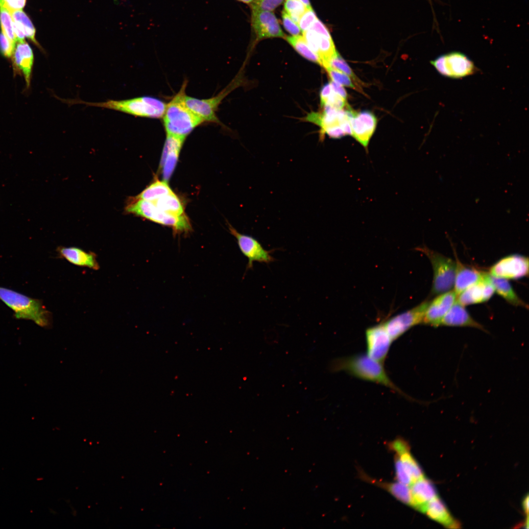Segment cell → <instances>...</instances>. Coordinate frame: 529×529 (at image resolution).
Segmentation results:
<instances>
[{
	"instance_id": "obj_46",
	"label": "cell",
	"mask_w": 529,
	"mask_h": 529,
	"mask_svg": "<svg viewBox=\"0 0 529 529\" xmlns=\"http://www.w3.org/2000/svg\"><path fill=\"white\" fill-rule=\"evenodd\" d=\"M303 2L308 8H312L309 0H299Z\"/></svg>"
},
{
	"instance_id": "obj_12",
	"label": "cell",
	"mask_w": 529,
	"mask_h": 529,
	"mask_svg": "<svg viewBox=\"0 0 529 529\" xmlns=\"http://www.w3.org/2000/svg\"><path fill=\"white\" fill-rule=\"evenodd\" d=\"M489 274L505 279H518L525 277L529 274V259L517 254L506 256L490 268Z\"/></svg>"
},
{
	"instance_id": "obj_16",
	"label": "cell",
	"mask_w": 529,
	"mask_h": 529,
	"mask_svg": "<svg viewBox=\"0 0 529 529\" xmlns=\"http://www.w3.org/2000/svg\"><path fill=\"white\" fill-rule=\"evenodd\" d=\"M453 289L438 294L429 301L422 324L434 327L439 326L440 322L457 300Z\"/></svg>"
},
{
	"instance_id": "obj_15",
	"label": "cell",
	"mask_w": 529,
	"mask_h": 529,
	"mask_svg": "<svg viewBox=\"0 0 529 529\" xmlns=\"http://www.w3.org/2000/svg\"><path fill=\"white\" fill-rule=\"evenodd\" d=\"M303 37L318 57L320 65L325 69L329 67L331 60L338 53L331 36L318 33L310 29L303 32Z\"/></svg>"
},
{
	"instance_id": "obj_39",
	"label": "cell",
	"mask_w": 529,
	"mask_h": 529,
	"mask_svg": "<svg viewBox=\"0 0 529 529\" xmlns=\"http://www.w3.org/2000/svg\"><path fill=\"white\" fill-rule=\"evenodd\" d=\"M282 18L284 26L288 32L292 36L300 35L301 30L298 24L284 10L282 12Z\"/></svg>"
},
{
	"instance_id": "obj_5",
	"label": "cell",
	"mask_w": 529,
	"mask_h": 529,
	"mask_svg": "<svg viewBox=\"0 0 529 529\" xmlns=\"http://www.w3.org/2000/svg\"><path fill=\"white\" fill-rule=\"evenodd\" d=\"M125 211L141 216L157 223L171 227L174 232L188 233L192 227L187 216H175L166 213L157 207L153 202L135 197L127 200Z\"/></svg>"
},
{
	"instance_id": "obj_43",
	"label": "cell",
	"mask_w": 529,
	"mask_h": 529,
	"mask_svg": "<svg viewBox=\"0 0 529 529\" xmlns=\"http://www.w3.org/2000/svg\"><path fill=\"white\" fill-rule=\"evenodd\" d=\"M330 83L333 91L347 100V94L343 86L332 80Z\"/></svg>"
},
{
	"instance_id": "obj_29",
	"label": "cell",
	"mask_w": 529,
	"mask_h": 529,
	"mask_svg": "<svg viewBox=\"0 0 529 529\" xmlns=\"http://www.w3.org/2000/svg\"><path fill=\"white\" fill-rule=\"evenodd\" d=\"M159 209L175 216L185 215L180 198L173 192L165 195L153 202Z\"/></svg>"
},
{
	"instance_id": "obj_42",
	"label": "cell",
	"mask_w": 529,
	"mask_h": 529,
	"mask_svg": "<svg viewBox=\"0 0 529 529\" xmlns=\"http://www.w3.org/2000/svg\"><path fill=\"white\" fill-rule=\"evenodd\" d=\"M309 29H312L321 34L331 36L328 29L318 18Z\"/></svg>"
},
{
	"instance_id": "obj_18",
	"label": "cell",
	"mask_w": 529,
	"mask_h": 529,
	"mask_svg": "<svg viewBox=\"0 0 529 529\" xmlns=\"http://www.w3.org/2000/svg\"><path fill=\"white\" fill-rule=\"evenodd\" d=\"M495 292L489 273L481 280L468 287L457 297V300L465 306L487 301Z\"/></svg>"
},
{
	"instance_id": "obj_37",
	"label": "cell",
	"mask_w": 529,
	"mask_h": 529,
	"mask_svg": "<svg viewBox=\"0 0 529 529\" xmlns=\"http://www.w3.org/2000/svg\"><path fill=\"white\" fill-rule=\"evenodd\" d=\"M396 478L399 482L410 486L412 480L400 459L396 456L395 458Z\"/></svg>"
},
{
	"instance_id": "obj_3",
	"label": "cell",
	"mask_w": 529,
	"mask_h": 529,
	"mask_svg": "<svg viewBox=\"0 0 529 529\" xmlns=\"http://www.w3.org/2000/svg\"><path fill=\"white\" fill-rule=\"evenodd\" d=\"M0 300L13 311L15 318L31 320L45 328L51 327L52 314L46 309L41 300L1 287H0Z\"/></svg>"
},
{
	"instance_id": "obj_31",
	"label": "cell",
	"mask_w": 529,
	"mask_h": 529,
	"mask_svg": "<svg viewBox=\"0 0 529 529\" xmlns=\"http://www.w3.org/2000/svg\"><path fill=\"white\" fill-rule=\"evenodd\" d=\"M285 39L294 49L304 58L320 64L318 57L310 48L303 36L299 35L286 36Z\"/></svg>"
},
{
	"instance_id": "obj_17",
	"label": "cell",
	"mask_w": 529,
	"mask_h": 529,
	"mask_svg": "<svg viewBox=\"0 0 529 529\" xmlns=\"http://www.w3.org/2000/svg\"><path fill=\"white\" fill-rule=\"evenodd\" d=\"M185 138L167 134L160 164L163 180L168 182L176 166Z\"/></svg>"
},
{
	"instance_id": "obj_6",
	"label": "cell",
	"mask_w": 529,
	"mask_h": 529,
	"mask_svg": "<svg viewBox=\"0 0 529 529\" xmlns=\"http://www.w3.org/2000/svg\"><path fill=\"white\" fill-rule=\"evenodd\" d=\"M323 107L322 112H313L306 117L307 120L316 124L320 127V140L322 141L325 134L333 139L351 135L349 121L351 107L342 110H337L329 106Z\"/></svg>"
},
{
	"instance_id": "obj_14",
	"label": "cell",
	"mask_w": 529,
	"mask_h": 529,
	"mask_svg": "<svg viewBox=\"0 0 529 529\" xmlns=\"http://www.w3.org/2000/svg\"><path fill=\"white\" fill-rule=\"evenodd\" d=\"M349 121L351 135L367 150L377 126L376 116L369 111L358 112L351 108Z\"/></svg>"
},
{
	"instance_id": "obj_36",
	"label": "cell",
	"mask_w": 529,
	"mask_h": 529,
	"mask_svg": "<svg viewBox=\"0 0 529 529\" xmlns=\"http://www.w3.org/2000/svg\"><path fill=\"white\" fill-rule=\"evenodd\" d=\"M284 0H253L251 3V10L272 11L280 5Z\"/></svg>"
},
{
	"instance_id": "obj_35",
	"label": "cell",
	"mask_w": 529,
	"mask_h": 529,
	"mask_svg": "<svg viewBox=\"0 0 529 529\" xmlns=\"http://www.w3.org/2000/svg\"><path fill=\"white\" fill-rule=\"evenodd\" d=\"M325 69L332 81L337 83L343 86L352 88L361 93L360 89L354 83L351 78L344 73L331 67H328Z\"/></svg>"
},
{
	"instance_id": "obj_33",
	"label": "cell",
	"mask_w": 529,
	"mask_h": 529,
	"mask_svg": "<svg viewBox=\"0 0 529 529\" xmlns=\"http://www.w3.org/2000/svg\"><path fill=\"white\" fill-rule=\"evenodd\" d=\"M0 24L1 32L14 46L16 40L13 30V20L9 11L4 7L0 6Z\"/></svg>"
},
{
	"instance_id": "obj_34",
	"label": "cell",
	"mask_w": 529,
	"mask_h": 529,
	"mask_svg": "<svg viewBox=\"0 0 529 529\" xmlns=\"http://www.w3.org/2000/svg\"><path fill=\"white\" fill-rule=\"evenodd\" d=\"M308 8L299 0H285L284 3V10L297 24L300 18Z\"/></svg>"
},
{
	"instance_id": "obj_28",
	"label": "cell",
	"mask_w": 529,
	"mask_h": 529,
	"mask_svg": "<svg viewBox=\"0 0 529 529\" xmlns=\"http://www.w3.org/2000/svg\"><path fill=\"white\" fill-rule=\"evenodd\" d=\"M172 192H173L167 182L156 180L135 197L141 199L154 202Z\"/></svg>"
},
{
	"instance_id": "obj_22",
	"label": "cell",
	"mask_w": 529,
	"mask_h": 529,
	"mask_svg": "<svg viewBox=\"0 0 529 529\" xmlns=\"http://www.w3.org/2000/svg\"><path fill=\"white\" fill-rule=\"evenodd\" d=\"M455 255L456 269L453 290L457 296L468 287L484 278L487 273L463 264Z\"/></svg>"
},
{
	"instance_id": "obj_13",
	"label": "cell",
	"mask_w": 529,
	"mask_h": 529,
	"mask_svg": "<svg viewBox=\"0 0 529 529\" xmlns=\"http://www.w3.org/2000/svg\"><path fill=\"white\" fill-rule=\"evenodd\" d=\"M251 10V26L257 41L271 38H286L278 19L272 11Z\"/></svg>"
},
{
	"instance_id": "obj_44",
	"label": "cell",
	"mask_w": 529,
	"mask_h": 529,
	"mask_svg": "<svg viewBox=\"0 0 529 529\" xmlns=\"http://www.w3.org/2000/svg\"><path fill=\"white\" fill-rule=\"evenodd\" d=\"M332 89L330 83L326 84L322 87L320 92V102L321 105L325 102L328 96L332 92Z\"/></svg>"
},
{
	"instance_id": "obj_24",
	"label": "cell",
	"mask_w": 529,
	"mask_h": 529,
	"mask_svg": "<svg viewBox=\"0 0 529 529\" xmlns=\"http://www.w3.org/2000/svg\"><path fill=\"white\" fill-rule=\"evenodd\" d=\"M390 447L395 452L396 456L402 462L413 482L424 477L422 470L410 453L407 442L402 439H397L391 443Z\"/></svg>"
},
{
	"instance_id": "obj_41",
	"label": "cell",
	"mask_w": 529,
	"mask_h": 529,
	"mask_svg": "<svg viewBox=\"0 0 529 529\" xmlns=\"http://www.w3.org/2000/svg\"><path fill=\"white\" fill-rule=\"evenodd\" d=\"M26 3V0H3L1 5L9 12L22 10Z\"/></svg>"
},
{
	"instance_id": "obj_23",
	"label": "cell",
	"mask_w": 529,
	"mask_h": 529,
	"mask_svg": "<svg viewBox=\"0 0 529 529\" xmlns=\"http://www.w3.org/2000/svg\"><path fill=\"white\" fill-rule=\"evenodd\" d=\"M410 505L423 512L429 502L437 496L433 485L424 477L414 481L410 485Z\"/></svg>"
},
{
	"instance_id": "obj_40",
	"label": "cell",
	"mask_w": 529,
	"mask_h": 529,
	"mask_svg": "<svg viewBox=\"0 0 529 529\" xmlns=\"http://www.w3.org/2000/svg\"><path fill=\"white\" fill-rule=\"evenodd\" d=\"M15 46L2 32L0 33V52L7 58L12 56Z\"/></svg>"
},
{
	"instance_id": "obj_9",
	"label": "cell",
	"mask_w": 529,
	"mask_h": 529,
	"mask_svg": "<svg viewBox=\"0 0 529 529\" xmlns=\"http://www.w3.org/2000/svg\"><path fill=\"white\" fill-rule=\"evenodd\" d=\"M228 224L229 231L236 239L240 251L248 259L246 270L252 268L254 262L268 264L275 261L271 255L273 250H265L256 239L240 233L229 223Z\"/></svg>"
},
{
	"instance_id": "obj_10",
	"label": "cell",
	"mask_w": 529,
	"mask_h": 529,
	"mask_svg": "<svg viewBox=\"0 0 529 529\" xmlns=\"http://www.w3.org/2000/svg\"><path fill=\"white\" fill-rule=\"evenodd\" d=\"M429 301H425L408 311L398 314L384 323L385 327L394 341L413 327L422 324Z\"/></svg>"
},
{
	"instance_id": "obj_2",
	"label": "cell",
	"mask_w": 529,
	"mask_h": 529,
	"mask_svg": "<svg viewBox=\"0 0 529 529\" xmlns=\"http://www.w3.org/2000/svg\"><path fill=\"white\" fill-rule=\"evenodd\" d=\"M187 84V82L185 81L179 92L167 104L163 116L166 134L186 138L204 122L185 103Z\"/></svg>"
},
{
	"instance_id": "obj_30",
	"label": "cell",
	"mask_w": 529,
	"mask_h": 529,
	"mask_svg": "<svg viewBox=\"0 0 529 529\" xmlns=\"http://www.w3.org/2000/svg\"><path fill=\"white\" fill-rule=\"evenodd\" d=\"M370 481L387 490L390 494L400 502L409 505H411V496L409 485L399 481L387 483L373 481L372 480H370Z\"/></svg>"
},
{
	"instance_id": "obj_1",
	"label": "cell",
	"mask_w": 529,
	"mask_h": 529,
	"mask_svg": "<svg viewBox=\"0 0 529 529\" xmlns=\"http://www.w3.org/2000/svg\"><path fill=\"white\" fill-rule=\"evenodd\" d=\"M330 369L334 372L343 371L361 380L383 385L408 399H412L393 382L383 363L366 354H359L337 358L331 362Z\"/></svg>"
},
{
	"instance_id": "obj_21",
	"label": "cell",
	"mask_w": 529,
	"mask_h": 529,
	"mask_svg": "<svg viewBox=\"0 0 529 529\" xmlns=\"http://www.w3.org/2000/svg\"><path fill=\"white\" fill-rule=\"evenodd\" d=\"M13 66L16 71L23 73L26 87L30 86L34 55L30 46L25 41L18 42L12 55Z\"/></svg>"
},
{
	"instance_id": "obj_26",
	"label": "cell",
	"mask_w": 529,
	"mask_h": 529,
	"mask_svg": "<svg viewBox=\"0 0 529 529\" xmlns=\"http://www.w3.org/2000/svg\"><path fill=\"white\" fill-rule=\"evenodd\" d=\"M424 513L431 519L444 525H456L446 507L437 496L429 502Z\"/></svg>"
},
{
	"instance_id": "obj_45",
	"label": "cell",
	"mask_w": 529,
	"mask_h": 529,
	"mask_svg": "<svg viewBox=\"0 0 529 529\" xmlns=\"http://www.w3.org/2000/svg\"><path fill=\"white\" fill-rule=\"evenodd\" d=\"M523 505L524 509L525 512H526V513L528 514V510H529V497H528V495H527V497L525 498V499H524V500L523 501Z\"/></svg>"
},
{
	"instance_id": "obj_47",
	"label": "cell",
	"mask_w": 529,
	"mask_h": 529,
	"mask_svg": "<svg viewBox=\"0 0 529 529\" xmlns=\"http://www.w3.org/2000/svg\"><path fill=\"white\" fill-rule=\"evenodd\" d=\"M237 0L242 2L245 3L250 4L253 1V0Z\"/></svg>"
},
{
	"instance_id": "obj_7",
	"label": "cell",
	"mask_w": 529,
	"mask_h": 529,
	"mask_svg": "<svg viewBox=\"0 0 529 529\" xmlns=\"http://www.w3.org/2000/svg\"><path fill=\"white\" fill-rule=\"evenodd\" d=\"M418 250L427 256L432 265V295L436 296L452 290L455 282L456 261L425 246Z\"/></svg>"
},
{
	"instance_id": "obj_11",
	"label": "cell",
	"mask_w": 529,
	"mask_h": 529,
	"mask_svg": "<svg viewBox=\"0 0 529 529\" xmlns=\"http://www.w3.org/2000/svg\"><path fill=\"white\" fill-rule=\"evenodd\" d=\"M365 336L366 355L372 359L383 363L393 341L384 323L369 327L365 331Z\"/></svg>"
},
{
	"instance_id": "obj_20",
	"label": "cell",
	"mask_w": 529,
	"mask_h": 529,
	"mask_svg": "<svg viewBox=\"0 0 529 529\" xmlns=\"http://www.w3.org/2000/svg\"><path fill=\"white\" fill-rule=\"evenodd\" d=\"M464 307L456 300L441 319L439 326L472 327L486 333L485 328L471 316Z\"/></svg>"
},
{
	"instance_id": "obj_4",
	"label": "cell",
	"mask_w": 529,
	"mask_h": 529,
	"mask_svg": "<svg viewBox=\"0 0 529 529\" xmlns=\"http://www.w3.org/2000/svg\"><path fill=\"white\" fill-rule=\"evenodd\" d=\"M68 103L83 104L87 106L108 108L120 111L134 116L151 119L163 117L167 104L162 100L150 96H143L131 99L108 100L102 102H89L79 99H70Z\"/></svg>"
},
{
	"instance_id": "obj_25",
	"label": "cell",
	"mask_w": 529,
	"mask_h": 529,
	"mask_svg": "<svg viewBox=\"0 0 529 529\" xmlns=\"http://www.w3.org/2000/svg\"><path fill=\"white\" fill-rule=\"evenodd\" d=\"M490 277L495 291L507 302L514 306L528 309V305L518 296L506 279L494 277L490 275Z\"/></svg>"
},
{
	"instance_id": "obj_27",
	"label": "cell",
	"mask_w": 529,
	"mask_h": 529,
	"mask_svg": "<svg viewBox=\"0 0 529 529\" xmlns=\"http://www.w3.org/2000/svg\"><path fill=\"white\" fill-rule=\"evenodd\" d=\"M13 22L23 31L25 37L30 39L42 50L43 49L35 38L36 30L28 16L22 10L9 12Z\"/></svg>"
},
{
	"instance_id": "obj_38",
	"label": "cell",
	"mask_w": 529,
	"mask_h": 529,
	"mask_svg": "<svg viewBox=\"0 0 529 529\" xmlns=\"http://www.w3.org/2000/svg\"><path fill=\"white\" fill-rule=\"evenodd\" d=\"M317 19L313 8H308L300 18L298 23L301 31L309 29Z\"/></svg>"
},
{
	"instance_id": "obj_32",
	"label": "cell",
	"mask_w": 529,
	"mask_h": 529,
	"mask_svg": "<svg viewBox=\"0 0 529 529\" xmlns=\"http://www.w3.org/2000/svg\"><path fill=\"white\" fill-rule=\"evenodd\" d=\"M330 67L340 71L349 76L356 86L360 89L361 93L364 94L361 88V86L364 85V83L358 78L346 62L338 53L331 60Z\"/></svg>"
},
{
	"instance_id": "obj_19",
	"label": "cell",
	"mask_w": 529,
	"mask_h": 529,
	"mask_svg": "<svg viewBox=\"0 0 529 529\" xmlns=\"http://www.w3.org/2000/svg\"><path fill=\"white\" fill-rule=\"evenodd\" d=\"M56 251L60 258L66 260L75 265L86 267L95 270H98L100 268L97 255L92 251L87 252L75 246H59Z\"/></svg>"
},
{
	"instance_id": "obj_8",
	"label": "cell",
	"mask_w": 529,
	"mask_h": 529,
	"mask_svg": "<svg viewBox=\"0 0 529 529\" xmlns=\"http://www.w3.org/2000/svg\"><path fill=\"white\" fill-rule=\"evenodd\" d=\"M431 64L441 75L451 78H461L477 71L474 62L464 54L452 52L439 56Z\"/></svg>"
}]
</instances>
